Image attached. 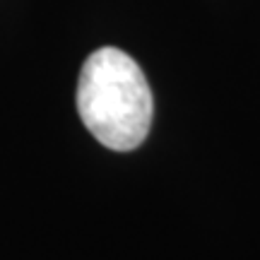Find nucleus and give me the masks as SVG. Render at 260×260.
Returning a JSON list of instances; mask_svg holds the SVG:
<instances>
[{
	"label": "nucleus",
	"mask_w": 260,
	"mask_h": 260,
	"mask_svg": "<svg viewBox=\"0 0 260 260\" xmlns=\"http://www.w3.org/2000/svg\"><path fill=\"white\" fill-rule=\"evenodd\" d=\"M77 111L104 147L116 152L140 147L154 111L145 73L121 48H96L80 73Z\"/></svg>",
	"instance_id": "1"
}]
</instances>
